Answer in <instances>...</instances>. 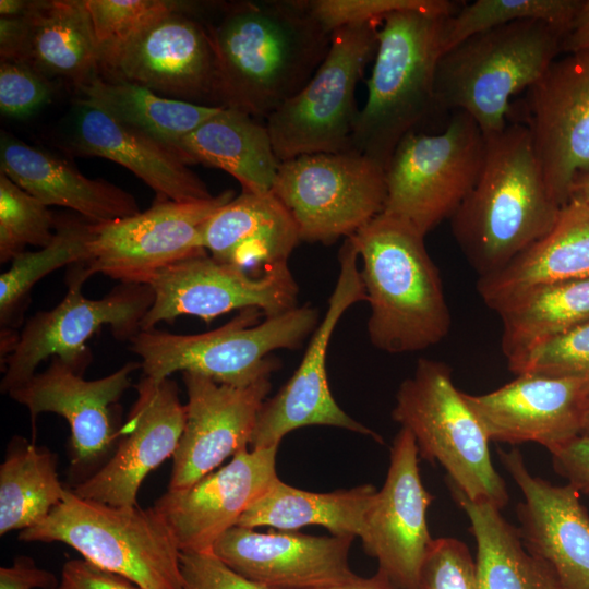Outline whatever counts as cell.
<instances>
[{
    "label": "cell",
    "mask_w": 589,
    "mask_h": 589,
    "mask_svg": "<svg viewBox=\"0 0 589 589\" xmlns=\"http://www.w3.org/2000/svg\"><path fill=\"white\" fill-rule=\"evenodd\" d=\"M424 238L383 213L349 238L362 263L369 339L384 352L421 351L449 332L443 284Z\"/></svg>",
    "instance_id": "3"
},
{
    "label": "cell",
    "mask_w": 589,
    "mask_h": 589,
    "mask_svg": "<svg viewBox=\"0 0 589 589\" xmlns=\"http://www.w3.org/2000/svg\"><path fill=\"white\" fill-rule=\"evenodd\" d=\"M339 274L324 316L312 334L306 351L292 376L256 418L250 449L278 446L289 432L308 425L341 428L382 442L371 429L352 419L336 402L326 372V353L335 327L353 304L366 301L358 266V253L348 238L339 251Z\"/></svg>",
    "instance_id": "14"
},
{
    "label": "cell",
    "mask_w": 589,
    "mask_h": 589,
    "mask_svg": "<svg viewBox=\"0 0 589 589\" xmlns=\"http://www.w3.org/2000/svg\"><path fill=\"white\" fill-rule=\"evenodd\" d=\"M581 3L582 0H476L468 3L462 2L458 11L446 20L444 52L472 35L518 21H541L565 36Z\"/></svg>",
    "instance_id": "38"
},
{
    "label": "cell",
    "mask_w": 589,
    "mask_h": 589,
    "mask_svg": "<svg viewBox=\"0 0 589 589\" xmlns=\"http://www.w3.org/2000/svg\"><path fill=\"white\" fill-rule=\"evenodd\" d=\"M581 434H589V405L584 414Z\"/></svg>",
    "instance_id": "54"
},
{
    "label": "cell",
    "mask_w": 589,
    "mask_h": 589,
    "mask_svg": "<svg viewBox=\"0 0 589 589\" xmlns=\"http://www.w3.org/2000/svg\"><path fill=\"white\" fill-rule=\"evenodd\" d=\"M498 456L524 496L517 517L527 550L549 567L558 589H589V513L578 491L532 474L517 448H498Z\"/></svg>",
    "instance_id": "24"
},
{
    "label": "cell",
    "mask_w": 589,
    "mask_h": 589,
    "mask_svg": "<svg viewBox=\"0 0 589 589\" xmlns=\"http://www.w3.org/2000/svg\"><path fill=\"white\" fill-rule=\"evenodd\" d=\"M216 58L215 104L267 119L309 82L330 35L305 0L241 1L207 24Z\"/></svg>",
    "instance_id": "1"
},
{
    "label": "cell",
    "mask_w": 589,
    "mask_h": 589,
    "mask_svg": "<svg viewBox=\"0 0 589 589\" xmlns=\"http://www.w3.org/2000/svg\"><path fill=\"white\" fill-rule=\"evenodd\" d=\"M27 36L26 14L17 17L0 19L1 60H23Z\"/></svg>",
    "instance_id": "49"
},
{
    "label": "cell",
    "mask_w": 589,
    "mask_h": 589,
    "mask_svg": "<svg viewBox=\"0 0 589 589\" xmlns=\"http://www.w3.org/2000/svg\"><path fill=\"white\" fill-rule=\"evenodd\" d=\"M177 152L187 164H203L231 175L243 192L272 191L280 166L266 124L221 107L184 136Z\"/></svg>",
    "instance_id": "30"
},
{
    "label": "cell",
    "mask_w": 589,
    "mask_h": 589,
    "mask_svg": "<svg viewBox=\"0 0 589 589\" xmlns=\"http://www.w3.org/2000/svg\"><path fill=\"white\" fill-rule=\"evenodd\" d=\"M522 122L544 181L563 207L589 172V51L555 59L526 91Z\"/></svg>",
    "instance_id": "16"
},
{
    "label": "cell",
    "mask_w": 589,
    "mask_h": 589,
    "mask_svg": "<svg viewBox=\"0 0 589 589\" xmlns=\"http://www.w3.org/2000/svg\"><path fill=\"white\" fill-rule=\"evenodd\" d=\"M57 221L48 206L0 172V262L24 252L26 245L44 248L55 238Z\"/></svg>",
    "instance_id": "40"
},
{
    "label": "cell",
    "mask_w": 589,
    "mask_h": 589,
    "mask_svg": "<svg viewBox=\"0 0 589 589\" xmlns=\"http://www.w3.org/2000/svg\"><path fill=\"white\" fill-rule=\"evenodd\" d=\"M69 146L74 154L125 167L159 199L184 202L214 196L175 149L83 99L77 101Z\"/></svg>",
    "instance_id": "26"
},
{
    "label": "cell",
    "mask_w": 589,
    "mask_h": 589,
    "mask_svg": "<svg viewBox=\"0 0 589 589\" xmlns=\"http://www.w3.org/2000/svg\"><path fill=\"white\" fill-rule=\"evenodd\" d=\"M235 197L226 190L209 199L157 201L145 212L105 224H91L88 257L73 265L87 279L96 273L128 284H148L161 269L206 254L205 221Z\"/></svg>",
    "instance_id": "13"
},
{
    "label": "cell",
    "mask_w": 589,
    "mask_h": 589,
    "mask_svg": "<svg viewBox=\"0 0 589 589\" xmlns=\"http://www.w3.org/2000/svg\"><path fill=\"white\" fill-rule=\"evenodd\" d=\"M19 540L65 543L85 561L129 579L140 589L182 587L181 551L153 506H111L67 489L51 513L20 531Z\"/></svg>",
    "instance_id": "6"
},
{
    "label": "cell",
    "mask_w": 589,
    "mask_h": 589,
    "mask_svg": "<svg viewBox=\"0 0 589 589\" xmlns=\"http://www.w3.org/2000/svg\"><path fill=\"white\" fill-rule=\"evenodd\" d=\"M419 449L410 431L401 428L390 447L385 482L365 514L360 537L366 554L397 589H421L423 562L433 542L428 509L434 496L424 488Z\"/></svg>",
    "instance_id": "17"
},
{
    "label": "cell",
    "mask_w": 589,
    "mask_h": 589,
    "mask_svg": "<svg viewBox=\"0 0 589 589\" xmlns=\"http://www.w3.org/2000/svg\"><path fill=\"white\" fill-rule=\"evenodd\" d=\"M381 23L333 32L329 49L309 82L266 119L280 163L301 155L352 151L359 115L356 88L374 58Z\"/></svg>",
    "instance_id": "10"
},
{
    "label": "cell",
    "mask_w": 589,
    "mask_h": 589,
    "mask_svg": "<svg viewBox=\"0 0 589 589\" xmlns=\"http://www.w3.org/2000/svg\"><path fill=\"white\" fill-rule=\"evenodd\" d=\"M139 368L141 363L128 362L107 376L85 380L76 368L53 357L45 371L9 396L26 407L33 419L44 412L63 417L71 431V470L88 473L119 437L111 408L131 386V375Z\"/></svg>",
    "instance_id": "20"
},
{
    "label": "cell",
    "mask_w": 589,
    "mask_h": 589,
    "mask_svg": "<svg viewBox=\"0 0 589 589\" xmlns=\"http://www.w3.org/2000/svg\"><path fill=\"white\" fill-rule=\"evenodd\" d=\"M551 455L555 472L589 496V434H579Z\"/></svg>",
    "instance_id": "47"
},
{
    "label": "cell",
    "mask_w": 589,
    "mask_h": 589,
    "mask_svg": "<svg viewBox=\"0 0 589 589\" xmlns=\"http://www.w3.org/2000/svg\"><path fill=\"white\" fill-rule=\"evenodd\" d=\"M57 582L52 573L28 556H16L10 566L0 568V589H50Z\"/></svg>",
    "instance_id": "48"
},
{
    "label": "cell",
    "mask_w": 589,
    "mask_h": 589,
    "mask_svg": "<svg viewBox=\"0 0 589 589\" xmlns=\"http://www.w3.org/2000/svg\"><path fill=\"white\" fill-rule=\"evenodd\" d=\"M305 3L310 14L328 34L349 25L382 22L402 10L453 15L462 4L449 0H305Z\"/></svg>",
    "instance_id": "41"
},
{
    "label": "cell",
    "mask_w": 589,
    "mask_h": 589,
    "mask_svg": "<svg viewBox=\"0 0 589 589\" xmlns=\"http://www.w3.org/2000/svg\"><path fill=\"white\" fill-rule=\"evenodd\" d=\"M464 397L490 441L531 442L553 453L581 434L589 386L577 378L521 374L490 393Z\"/></svg>",
    "instance_id": "23"
},
{
    "label": "cell",
    "mask_w": 589,
    "mask_h": 589,
    "mask_svg": "<svg viewBox=\"0 0 589 589\" xmlns=\"http://www.w3.org/2000/svg\"><path fill=\"white\" fill-rule=\"evenodd\" d=\"M262 314L244 309L225 325L196 335L141 330L130 340L131 350L141 358L143 376L155 381L180 371L247 386L276 370L278 362L269 357L273 351L297 349L318 325V313L310 305L257 323Z\"/></svg>",
    "instance_id": "7"
},
{
    "label": "cell",
    "mask_w": 589,
    "mask_h": 589,
    "mask_svg": "<svg viewBox=\"0 0 589 589\" xmlns=\"http://www.w3.org/2000/svg\"><path fill=\"white\" fill-rule=\"evenodd\" d=\"M50 589H140L129 579L101 569L84 558L67 561L60 578Z\"/></svg>",
    "instance_id": "46"
},
{
    "label": "cell",
    "mask_w": 589,
    "mask_h": 589,
    "mask_svg": "<svg viewBox=\"0 0 589 589\" xmlns=\"http://www.w3.org/2000/svg\"><path fill=\"white\" fill-rule=\"evenodd\" d=\"M272 191L301 241L330 244L383 213L385 168L356 151L301 155L280 163Z\"/></svg>",
    "instance_id": "11"
},
{
    "label": "cell",
    "mask_w": 589,
    "mask_h": 589,
    "mask_svg": "<svg viewBox=\"0 0 589 589\" xmlns=\"http://www.w3.org/2000/svg\"><path fill=\"white\" fill-rule=\"evenodd\" d=\"M85 280L73 271L61 302L26 322L4 359L2 393L9 394L26 383L47 358L57 357L83 372L91 358L86 341L103 326H109L121 340H131L141 332V323L154 302L149 285L120 283L105 297L88 299L82 293Z\"/></svg>",
    "instance_id": "12"
},
{
    "label": "cell",
    "mask_w": 589,
    "mask_h": 589,
    "mask_svg": "<svg viewBox=\"0 0 589 589\" xmlns=\"http://www.w3.org/2000/svg\"><path fill=\"white\" fill-rule=\"evenodd\" d=\"M589 278V205L572 199L553 228L501 271L479 277L482 301L497 312L536 288Z\"/></svg>",
    "instance_id": "29"
},
{
    "label": "cell",
    "mask_w": 589,
    "mask_h": 589,
    "mask_svg": "<svg viewBox=\"0 0 589 589\" xmlns=\"http://www.w3.org/2000/svg\"><path fill=\"white\" fill-rule=\"evenodd\" d=\"M135 388L137 399L119 430L116 452L75 485L72 491L80 497L111 506H136L146 476L173 457L187 418L176 383L169 377L155 381L143 376Z\"/></svg>",
    "instance_id": "19"
},
{
    "label": "cell",
    "mask_w": 589,
    "mask_h": 589,
    "mask_svg": "<svg viewBox=\"0 0 589 589\" xmlns=\"http://www.w3.org/2000/svg\"><path fill=\"white\" fill-rule=\"evenodd\" d=\"M278 446L243 449L191 486L167 491L154 504L180 551L212 552L242 514L278 479Z\"/></svg>",
    "instance_id": "22"
},
{
    "label": "cell",
    "mask_w": 589,
    "mask_h": 589,
    "mask_svg": "<svg viewBox=\"0 0 589 589\" xmlns=\"http://www.w3.org/2000/svg\"><path fill=\"white\" fill-rule=\"evenodd\" d=\"M561 208L544 181L527 127L513 122L485 136L480 176L449 219L458 245L483 277L544 237Z\"/></svg>",
    "instance_id": "2"
},
{
    "label": "cell",
    "mask_w": 589,
    "mask_h": 589,
    "mask_svg": "<svg viewBox=\"0 0 589 589\" xmlns=\"http://www.w3.org/2000/svg\"><path fill=\"white\" fill-rule=\"evenodd\" d=\"M371 484L315 493L291 486L279 478L240 517L237 526L274 527L281 531H297L316 525L332 536L360 538L366 510L376 493Z\"/></svg>",
    "instance_id": "32"
},
{
    "label": "cell",
    "mask_w": 589,
    "mask_h": 589,
    "mask_svg": "<svg viewBox=\"0 0 589 589\" xmlns=\"http://www.w3.org/2000/svg\"><path fill=\"white\" fill-rule=\"evenodd\" d=\"M563 34L518 21L472 35L445 51L435 73L440 112L464 111L484 136L507 125L510 99L537 82L562 53Z\"/></svg>",
    "instance_id": "5"
},
{
    "label": "cell",
    "mask_w": 589,
    "mask_h": 589,
    "mask_svg": "<svg viewBox=\"0 0 589 589\" xmlns=\"http://www.w3.org/2000/svg\"><path fill=\"white\" fill-rule=\"evenodd\" d=\"M448 486L474 537L479 589H558L552 572L527 550L518 528L501 509L471 501L454 485Z\"/></svg>",
    "instance_id": "34"
},
{
    "label": "cell",
    "mask_w": 589,
    "mask_h": 589,
    "mask_svg": "<svg viewBox=\"0 0 589 589\" xmlns=\"http://www.w3.org/2000/svg\"><path fill=\"white\" fill-rule=\"evenodd\" d=\"M301 241L286 206L273 193L241 192L203 225L202 244L209 255L247 271L287 261Z\"/></svg>",
    "instance_id": "28"
},
{
    "label": "cell",
    "mask_w": 589,
    "mask_h": 589,
    "mask_svg": "<svg viewBox=\"0 0 589 589\" xmlns=\"http://www.w3.org/2000/svg\"><path fill=\"white\" fill-rule=\"evenodd\" d=\"M448 16L402 10L382 21L366 81V101L359 110L351 139L352 151L385 168L399 142L440 112L435 73L444 52Z\"/></svg>",
    "instance_id": "4"
},
{
    "label": "cell",
    "mask_w": 589,
    "mask_h": 589,
    "mask_svg": "<svg viewBox=\"0 0 589 589\" xmlns=\"http://www.w3.org/2000/svg\"><path fill=\"white\" fill-rule=\"evenodd\" d=\"M353 539L235 526L215 542L212 553L267 589H321L358 576L348 560Z\"/></svg>",
    "instance_id": "25"
},
{
    "label": "cell",
    "mask_w": 589,
    "mask_h": 589,
    "mask_svg": "<svg viewBox=\"0 0 589 589\" xmlns=\"http://www.w3.org/2000/svg\"><path fill=\"white\" fill-rule=\"evenodd\" d=\"M1 172L46 206L71 208L91 224H105L141 213L123 189L91 179L65 160L1 132Z\"/></svg>",
    "instance_id": "27"
},
{
    "label": "cell",
    "mask_w": 589,
    "mask_h": 589,
    "mask_svg": "<svg viewBox=\"0 0 589 589\" xmlns=\"http://www.w3.org/2000/svg\"><path fill=\"white\" fill-rule=\"evenodd\" d=\"M58 457L21 437L10 443L0 466V534L41 522L67 489L58 476Z\"/></svg>",
    "instance_id": "36"
},
{
    "label": "cell",
    "mask_w": 589,
    "mask_h": 589,
    "mask_svg": "<svg viewBox=\"0 0 589 589\" xmlns=\"http://www.w3.org/2000/svg\"><path fill=\"white\" fill-rule=\"evenodd\" d=\"M193 2L169 0H86L99 73L105 76L124 47L152 21Z\"/></svg>",
    "instance_id": "39"
},
{
    "label": "cell",
    "mask_w": 589,
    "mask_h": 589,
    "mask_svg": "<svg viewBox=\"0 0 589 589\" xmlns=\"http://www.w3.org/2000/svg\"><path fill=\"white\" fill-rule=\"evenodd\" d=\"M91 223L67 220L57 224L53 240L39 251L22 252L0 275V322L7 325L22 308L34 285L53 271L83 264L88 257Z\"/></svg>",
    "instance_id": "37"
},
{
    "label": "cell",
    "mask_w": 589,
    "mask_h": 589,
    "mask_svg": "<svg viewBox=\"0 0 589 589\" xmlns=\"http://www.w3.org/2000/svg\"><path fill=\"white\" fill-rule=\"evenodd\" d=\"M572 199L589 205V172L576 180L572 189L570 200Z\"/></svg>",
    "instance_id": "53"
},
{
    "label": "cell",
    "mask_w": 589,
    "mask_h": 589,
    "mask_svg": "<svg viewBox=\"0 0 589 589\" xmlns=\"http://www.w3.org/2000/svg\"><path fill=\"white\" fill-rule=\"evenodd\" d=\"M147 285L154 292V302L141 330L154 329L158 323L172 322L181 315L211 322L230 311L253 308L272 317L298 306L299 288L288 264L252 276L206 253L169 265Z\"/></svg>",
    "instance_id": "15"
},
{
    "label": "cell",
    "mask_w": 589,
    "mask_h": 589,
    "mask_svg": "<svg viewBox=\"0 0 589 589\" xmlns=\"http://www.w3.org/2000/svg\"><path fill=\"white\" fill-rule=\"evenodd\" d=\"M321 589H397L383 574L377 572L374 576L354 579L332 587Z\"/></svg>",
    "instance_id": "51"
},
{
    "label": "cell",
    "mask_w": 589,
    "mask_h": 589,
    "mask_svg": "<svg viewBox=\"0 0 589 589\" xmlns=\"http://www.w3.org/2000/svg\"><path fill=\"white\" fill-rule=\"evenodd\" d=\"M26 19L22 61L79 89L100 75L86 0H35Z\"/></svg>",
    "instance_id": "31"
},
{
    "label": "cell",
    "mask_w": 589,
    "mask_h": 589,
    "mask_svg": "<svg viewBox=\"0 0 589 589\" xmlns=\"http://www.w3.org/2000/svg\"><path fill=\"white\" fill-rule=\"evenodd\" d=\"M188 402L182 436L172 457L169 491L191 486L226 458L248 449L271 376L247 386L220 384L183 372Z\"/></svg>",
    "instance_id": "21"
},
{
    "label": "cell",
    "mask_w": 589,
    "mask_h": 589,
    "mask_svg": "<svg viewBox=\"0 0 589 589\" xmlns=\"http://www.w3.org/2000/svg\"><path fill=\"white\" fill-rule=\"evenodd\" d=\"M33 5V0H1V17H17L27 14Z\"/></svg>",
    "instance_id": "52"
},
{
    "label": "cell",
    "mask_w": 589,
    "mask_h": 589,
    "mask_svg": "<svg viewBox=\"0 0 589 589\" xmlns=\"http://www.w3.org/2000/svg\"><path fill=\"white\" fill-rule=\"evenodd\" d=\"M485 155V136L476 121L455 111L435 134H407L385 167L383 214L426 236L450 218L476 184Z\"/></svg>",
    "instance_id": "9"
},
{
    "label": "cell",
    "mask_w": 589,
    "mask_h": 589,
    "mask_svg": "<svg viewBox=\"0 0 589 589\" xmlns=\"http://www.w3.org/2000/svg\"><path fill=\"white\" fill-rule=\"evenodd\" d=\"M589 51V0L580 9L562 41V53Z\"/></svg>",
    "instance_id": "50"
},
{
    "label": "cell",
    "mask_w": 589,
    "mask_h": 589,
    "mask_svg": "<svg viewBox=\"0 0 589 589\" xmlns=\"http://www.w3.org/2000/svg\"><path fill=\"white\" fill-rule=\"evenodd\" d=\"M496 313L502 322V351L514 372L541 345L589 323V278L536 288Z\"/></svg>",
    "instance_id": "33"
},
{
    "label": "cell",
    "mask_w": 589,
    "mask_h": 589,
    "mask_svg": "<svg viewBox=\"0 0 589 589\" xmlns=\"http://www.w3.org/2000/svg\"><path fill=\"white\" fill-rule=\"evenodd\" d=\"M200 7L193 2L152 21L101 77L137 84L172 99L216 106V58L207 24L195 16Z\"/></svg>",
    "instance_id": "18"
},
{
    "label": "cell",
    "mask_w": 589,
    "mask_h": 589,
    "mask_svg": "<svg viewBox=\"0 0 589 589\" xmlns=\"http://www.w3.org/2000/svg\"><path fill=\"white\" fill-rule=\"evenodd\" d=\"M421 589H479L476 561L456 538L434 539L420 575Z\"/></svg>",
    "instance_id": "44"
},
{
    "label": "cell",
    "mask_w": 589,
    "mask_h": 589,
    "mask_svg": "<svg viewBox=\"0 0 589 589\" xmlns=\"http://www.w3.org/2000/svg\"><path fill=\"white\" fill-rule=\"evenodd\" d=\"M79 91L87 104L176 152L184 136L221 108L164 97L144 86L109 81L100 75Z\"/></svg>",
    "instance_id": "35"
},
{
    "label": "cell",
    "mask_w": 589,
    "mask_h": 589,
    "mask_svg": "<svg viewBox=\"0 0 589 589\" xmlns=\"http://www.w3.org/2000/svg\"><path fill=\"white\" fill-rule=\"evenodd\" d=\"M393 419L413 435L419 455L440 464L447 482L474 502L498 509L508 503L490 440L444 362L420 359L396 394Z\"/></svg>",
    "instance_id": "8"
},
{
    "label": "cell",
    "mask_w": 589,
    "mask_h": 589,
    "mask_svg": "<svg viewBox=\"0 0 589 589\" xmlns=\"http://www.w3.org/2000/svg\"><path fill=\"white\" fill-rule=\"evenodd\" d=\"M181 589H267L232 570L212 552L181 551Z\"/></svg>",
    "instance_id": "45"
},
{
    "label": "cell",
    "mask_w": 589,
    "mask_h": 589,
    "mask_svg": "<svg viewBox=\"0 0 589 589\" xmlns=\"http://www.w3.org/2000/svg\"><path fill=\"white\" fill-rule=\"evenodd\" d=\"M513 373L577 378L589 386V323L541 345Z\"/></svg>",
    "instance_id": "42"
},
{
    "label": "cell",
    "mask_w": 589,
    "mask_h": 589,
    "mask_svg": "<svg viewBox=\"0 0 589 589\" xmlns=\"http://www.w3.org/2000/svg\"><path fill=\"white\" fill-rule=\"evenodd\" d=\"M55 87L51 80L29 63L0 61V111L12 119H24L48 104Z\"/></svg>",
    "instance_id": "43"
}]
</instances>
